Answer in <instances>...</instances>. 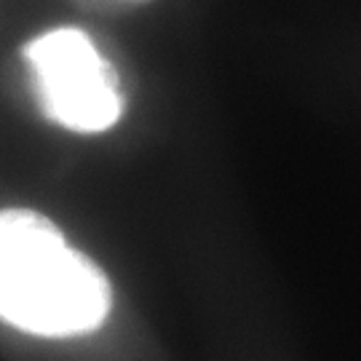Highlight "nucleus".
Instances as JSON below:
<instances>
[{
  "label": "nucleus",
  "instance_id": "nucleus-1",
  "mask_svg": "<svg viewBox=\"0 0 361 361\" xmlns=\"http://www.w3.org/2000/svg\"><path fill=\"white\" fill-rule=\"evenodd\" d=\"M113 289L104 271L32 209H0V319L38 337L102 326Z\"/></svg>",
  "mask_w": 361,
  "mask_h": 361
},
{
  "label": "nucleus",
  "instance_id": "nucleus-2",
  "mask_svg": "<svg viewBox=\"0 0 361 361\" xmlns=\"http://www.w3.org/2000/svg\"><path fill=\"white\" fill-rule=\"evenodd\" d=\"M35 94L49 121L80 134L110 129L123 113L116 70L78 27H56L25 49Z\"/></svg>",
  "mask_w": 361,
  "mask_h": 361
}]
</instances>
